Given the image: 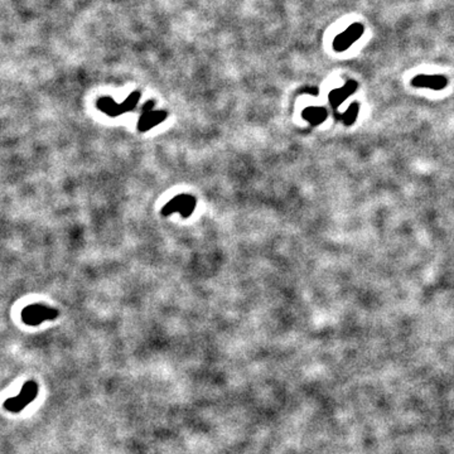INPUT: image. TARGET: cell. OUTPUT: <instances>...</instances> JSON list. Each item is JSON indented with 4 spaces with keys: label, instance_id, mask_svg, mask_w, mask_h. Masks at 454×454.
I'll use <instances>...</instances> for the list:
<instances>
[{
    "label": "cell",
    "instance_id": "1",
    "mask_svg": "<svg viewBox=\"0 0 454 454\" xmlns=\"http://www.w3.org/2000/svg\"><path fill=\"white\" fill-rule=\"evenodd\" d=\"M365 32V27L361 23H353L352 26L348 27L343 33L338 34V36L334 38L333 42V48L337 52H343L347 48H350L358 38L363 34Z\"/></svg>",
    "mask_w": 454,
    "mask_h": 454
},
{
    "label": "cell",
    "instance_id": "2",
    "mask_svg": "<svg viewBox=\"0 0 454 454\" xmlns=\"http://www.w3.org/2000/svg\"><path fill=\"white\" fill-rule=\"evenodd\" d=\"M411 85L419 89H430L434 91L443 90L448 85V79L441 74H419L411 80Z\"/></svg>",
    "mask_w": 454,
    "mask_h": 454
},
{
    "label": "cell",
    "instance_id": "3",
    "mask_svg": "<svg viewBox=\"0 0 454 454\" xmlns=\"http://www.w3.org/2000/svg\"><path fill=\"white\" fill-rule=\"evenodd\" d=\"M37 395V386L34 383H27V385L24 386L23 389V393L22 395H19L18 398L16 399H12V400H8L6 404V408L9 409V410H13V411H19L27 405L29 400H33L34 396Z\"/></svg>",
    "mask_w": 454,
    "mask_h": 454
},
{
    "label": "cell",
    "instance_id": "4",
    "mask_svg": "<svg viewBox=\"0 0 454 454\" xmlns=\"http://www.w3.org/2000/svg\"><path fill=\"white\" fill-rule=\"evenodd\" d=\"M357 87H358L357 82L353 81V80H351V81H348L347 84H346L343 87H341V89H336V90H333V91L329 92L328 99H329V102H331V106L334 107V109H337V107L342 104L346 99H348L351 95L355 94L356 90H357Z\"/></svg>",
    "mask_w": 454,
    "mask_h": 454
},
{
    "label": "cell",
    "instance_id": "5",
    "mask_svg": "<svg viewBox=\"0 0 454 454\" xmlns=\"http://www.w3.org/2000/svg\"><path fill=\"white\" fill-rule=\"evenodd\" d=\"M54 312L56 311H49V309L41 306L28 307V308H26V311H23V319L28 324H37L38 322L43 321V319L56 317V314H49L54 313Z\"/></svg>",
    "mask_w": 454,
    "mask_h": 454
},
{
    "label": "cell",
    "instance_id": "6",
    "mask_svg": "<svg viewBox=\"0 0 454 454\" xmlns=\"http://www.w3.org/2000/svg\"><path fill=\"white\" fill-rule=\"evenodd\" d=\"M328 116V112L323 107H308L303 111V118L312 125H319L323 123Z\"/></svg>",
    "mask_w": 454,
    "mask_h": 454
},
{
    "label": "cell",
    "instance_id": "7",
    "mask_svg": "<svg viewBox=\"0 0 454 454\" xmlns=\"http://www.w3.org/2000/svg\"><path fill=\"white\" fill-rule=\"evenodd\" d=\"M177 208H179V211L183 212V216L187 217L192 211H193L194 198H191V197H189L188 201L183 202V203H181V202H177V199H174V201H172V203L169 204V206H167L166 208H164V214H168L169 212L174 211V209H177Z\"/></svg>",
    "mask_w": 454,
    "mask_h": 454
},
{
    "label": "cell",
    "instance_id": "8",
    "mask_svg": "<svg viewBox=\"0 0 454 454\" xmlns=\"http://www.w3.org/2000/svg\"><path fill=\"white\" fill-rule=\"evenodd\" d=\"M358 111H360V106H358L357 102H353V104L350 105V107L347 109V111H346L345 114L341 116V119H342L343 123H345L347 126L352 125V124H355L356 119H357Z\"/></svg>",
    "mask_w": 454,
    "mask_h": 454
}]
</instances>
